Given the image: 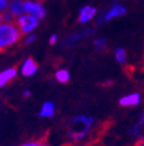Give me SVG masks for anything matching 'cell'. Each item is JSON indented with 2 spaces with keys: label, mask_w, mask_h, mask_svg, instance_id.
<instances>
[{
  "label": "cell",
  "mask_w": 144,
  "mask_h": 146,
  "mask_svg": "<svg viewBox=\"0 0 144 146\" xmlns=\"http://www.w3.org/2000/svg\"><path fill=\"white\" fill-rule=\"evenodd\" d=\"M23 37V32L17 23H4L0 25V52L6 48L14 45Z\"/></svg>",
  "instance_id": "1"
},
{
  "label": "cell",
  "mask_w": 144,
  "mask_h": 146,
  "mask_svg": "<svg viewBox=\"0 0 144 146\" xmlns=\"http://www.w3.org/2000/svg\"><path fill=\"white\" fill-rule=\"evenodd\" d=\"M92 123V118H88V116H78L73 121V129L70 132V135L75 139H81L82 137L85 135V133L88 132L89 127Z\"/></svg>",
  "instance_id": "2"
},
{
  "label": "cell",
  "mask_w": 144,
  "mask_h": 146,
  "mask_svg": "<svg viewBox=\"0 0 144 146\" xmlns=\"http://www.w3.org/2000/svg\"><path fill=\"white\" fill-rule=\"evenodd\" d=\"M17 25L21 30V32L24 33H30L32 30H34L39 24V19L37 17L32 16V14H21L17 19Z\"/></svg>",
  "instance_id": "3"
},
{
  "label": "cell",
  "mask_w": 144,
  "mask_h": 146,
  "mask_svg": "<svg viewBox=\"0 0 144 146\" xmlns=\"http://www.w3.org/2000/svg\"><path fill=\"white\" fill-rule=\"evenodd\" d=\"M24 9L25 12H27L28 14H32V16L37 17L39 20L45 17V9L41 6L40 3H35L33 0H25L24 1Z\"/></svg>",
  "instance_id": "4"
},
{
  "label": "cell",
  "mask_w": 144,
  "mask_h": 146,
  "mask_svg": "<svg viewBox=\"0 0 144 146\" xmlns=\"http://www.w3.org/2000/svg\"><path fill=\"white\" fill-rule=\"evenodd\" d=\"M126 12V9L124 6H122V5H113L111 9L107 11L106 14H104V16L100 18V20H105V21H109L111 20L112 18L115 17H119V16H123V14H125Z\"/></svg>",
  "instance_id": "5"
},
{
  "label": "cell",
  "mask_w": 144,
  "mask_h": 146,
  "mask_svg": "<svg viewBox=\"0 0 144 146\" xmlns=\"http://www.w3.org/2000/svg\"><path fill=\"white\" fill-rule=\"evenodd\" d=\"M38 70V64L32 57L27 58L25 63L21 67V75L23 76H32L35 74V71Z\"/></svg>",
  "instance_id": "6"
},
{
  "label": "cell",
  "mask_w": 144,
  "mask_h": 146,
  "mask_svg": "<svg viewBox=\"0 0 144 146\" xmlns=\"http://www.w3.org/2000/svg\"><path fill=\"white\" fill-rule=\"evenodd\" d=\"M97 10L96 7L92 6H84L83 9L79 12V17H78V21L79 23H86V21H90L93 17L96 16Z\"/></svg>",
  "instance_id": "7"
},
{
  "label": "cell",
  "mask_w": 144,
  "mask_h": 146,
  "mask_svg": "<svg viewBox=\"0 0 144 146\" xmlns=\"http://www.w3.org/2000/svg\"><path fill=\"white\" fill-rule=\"evenodd\" d=\"M141 101V96L139 94L135 93V94H130V95H126L124 98H122L119 100V105L123 107H130V106H136L138 105Z\"/></svg>",
  "instance_id": "8"
},
{
  "label": "cell",
  "mask_w": 144,
  "mask_h": 146,
  "mask_svg": "<svg viewBox=\"0 0 144 146\" xmlns=\"http://www.w3.org/2000/svg\"><path fill=\"white\" fill-rule=\"evenodd\" d=\"M17 76V68H9L0 72V87H4Z\"/></svg>",
  "instance_id": "9"
},
{
  "label": "cell",
  "mask_w": 144,
  "mask_h": 146,
  "mask_svg": "<svg viewBox=\"0 0 144 146\" xmlns=\"http://www.w3.org/2000/svg\"><path fill=\"white\" fill-rule=\"evenodd\" d=\"M9 11L11 13H13L16 17H19L23 14V12H25L24 9V1L21 0H13V1L9 5Z\"/></svg>",
  "instance_id": "10"
},
{
  "label": "cell",
  "mask_w": 144,
  "mask_h": 146,
  "mask_svg": "<svg viewBox=\"0 0 144 146\" xmlns=\"http://www.w3.org/2000/svg\"><path fill=\"white\" fill-rule=\"evenodd\" d=\"M54 114V105L52 102H45L41 107L40 111V116H44V118H51Z\"/></svg>",
  "instance_id": "11"
},
{
  "label": "cell",
  "mask_w": 144,
  "mask_h": 146,
  "mask_svg": "<svg viewBox=\"0 0 144 146\" xmlns=\"http://www.w3.org/2000/svg\"><path fill=\"white\" fill-rule=\"evenodd\" d=\"M56 78H57V81L60 82V83H66L70 80V74H69L67 70L62 69V70H58L56 72Z\"/></svg>",
  "instance_id": "12"
},
{
  "label": "cell",
  "mask_w": 144,
  "mask_h": 146,
  "mask_svg": "<svg viewBox=\"0 0 144 146\" xmlns=\"http://www.w3.org/2000/svg\"><path fill=\"white\" fill-rule=\"evenodd\" d=\"M82 37H84V32H81V33H72L70 35L69 37H66L65 39V45L67 46H71V45H73L76 44V43L81 39Z\"/></svg>",
  "instance_id": "13"
},
{
  "label": "cell",
  "mask_w": 144,
  "mask_h": 146,
  "mask_svg": "<svg viewBox=\"0 0 144 146\" xmlns=\"http://www.w3.org/2000/svg\"><path fill=\"white\" fill-rule=\"evenodd\" d=\"M115 57L119 63H124L126 61V51L123 48H118L115 51Z\"/></svg>",
  "instance_id": "14"
},
{
  "label": "cell",
  "mask_w": 144,
  "mask_h": 146,
  "mask_svg": "<svg viewBox=\"0 0 144 146\" xmlns=\"http://www.w3.org/2000/svg\"><path fill=\"white\" fill-rule=\"evenodd\" d=\"M106 45H107V40L105 38H98V39L95 40V48L98 51L105 50L106 49Z\"/></svg>",
  "instance_id": "15"
},
{
  "label": "cell",
  "mask_w": 144,
  "mask_h": 146,
  "mask_svg": "<svg viewBox=\"0 0 144 146\" xmlns=\"http://www.w3.org/2000/svg\"><path fill=\"white\" fill-rule=\"evenodd\" d=\"M3 16H4V21L5 23H12V21H14V18H16V16H14L13 13H11L10 11L4 12Z\"/></svg>",
  "instance_id": "16"
},
{
  "label": "cell",
  "mask_w": 144,
  "mask_h": 146,
  "mask_svg": "<svg viewBox=\"0 0 144 146\" xmlns=\"http://www.w3.org/2000/svg\"><path fill=\"white\" fill-rule=\"evenodd\" d=\"M21 146H46V145H45L44 140H40V141H34V143H27Z\"/></svg>",
  "instance_id": "17"
},
{
  "label": "cell",
  "mask_w": 144,
  "mask_h": 146,
  "mask_svg": "<svg viewBox=\"0 0 144 146\" xmlns=\"http://www.w3.org/2000/svg\"><path fill=\"white\" fill-rule=\"evenodd\" d=\"M6 9H9V5H7L6 1H4V0H0V11H5Z\"/></svg>",
  "instance_id": "18"
},
{
  "label": "cell",
  "mask_w": 144,
  "mask_h": 146,
  "mask_svg": "<svg viewBox=\"0 0 144 146\" xmlns=\"http://www.w3.org/2000/svg\"><path fill=\"white\" fill-rule=\"evenodd\" d=\"M34 38H35V36H34V35H31L30 37H27V39H26V44H31V43L34 40Z\"/></svg>",
  "instance_id": "19"
},
{
  "label": "cell",
  "mask_w": 144,
  "mask_h": 146,
  "mask_svg": "<svg viewBox=\"0 0 144 146\" xmlns=\"http://www.w3.org/2000/svg\"><path fill=\"white\" fill-rule=\"evenodd\" d=\"M56 42H57V36L56 35L51 36V38H50V44L53 45V44H56Z\"/></svg>",
  "instance_id": "20"
},
{
  "label": "cell",
  "mask_w": 144,
  "mask_h": 146,
  "mask_svg": "<svg viewBox=\"0 0 144 146\" xmlns=\"http://www.w3.org/2000/svg\"><path fill=\"white\" fill-rule=\"evenodd\" d=\"M3 21H4V16H3V13H0V25L3 24Z\"/></svg>",
  "instance_id": "21"
},
{
  "label": "cell",
  "mask_w": 144,
  "mask_h": 146,
  "mask_svg": "<svg viewBox=\"0 0 144 146\" xmlns=\"http://www.w3.org/2000/svg\"><path fill=\"white\" fill-rule=\"evenodd\" d=\"M24 95H25V98H27L28 95H30V92H28V90H26V92L24 93Z\"/></svg>",
  "instance_id": "22"
},
{
  "label": "cell",
  "mask_w": 144,
  "mask_h": 146,
  "mask_svg": "<svg viewBox=\"0 0 144 146\" xmlns=\"http://www.w3.org/2000/svg\"><path fill=\"white\" fill-rule=\"evenodd\" d=\"M134 146H143V145H142V144H141V141H138V143H137V144H136V145H134Z\"/></svg>",
  "instance_id": "23"
},
{
  "label": "cell",
  "mask_w": 144,
  "mask_h": 146,
  "mask_svg": "<svg viewBox=\"0 0 144 146\" xmlns=\"http://www.w3.org/2000/svg\"><path fill=\"white\" fill-rule=\"evenodd\" d=\"M141 144H142V145L144 146V139H143V140H141Z\"/></svg>",
  "instance_id": "24"
},
{
  "label": "cell",
  "mask_w": 144,
  "mask_h": 146,
  "mask_svg": "<svg viewBox=\"0 0 144 146\" xmlns=\"http://www.w3.org/2000/svg\"><path fill=\"white\" fill-rule=\"evenodd\" d=\"M37 1H44V0H37Z\"/></svg>",
  "instance_id": "25"
},
{
  "label": "cell",
  "mask_w": 144,
  "mask_h": 146,
  "mask_svg": "<svg viewBox=\"0 0 144 146\" xmlns=\"http://www.w3.org/2000/svg\"><path fill=\"white\" fill-rule=\"evenodd\" d=\"M4 1H7V0H4Z\"/></svg>",
  "instance_id": "26"
}]
</instances>
